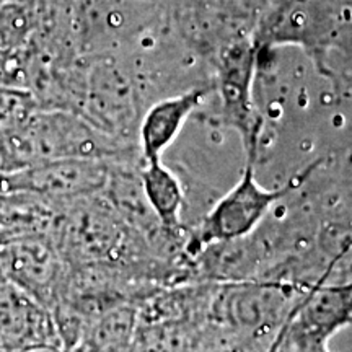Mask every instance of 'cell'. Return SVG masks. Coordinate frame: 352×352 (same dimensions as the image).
<instances>
[{
	"mask_svg": "<svg viewBox=\"0 0 352 352\" xmlns=\"http://www.w3.org/2000/svg\"><path fill=\"white\" fill-rule=\"evenodd\" d=\"M101 195L59 206L51 239L65 263L77 266L104 264L122 252L126 239L122 217Z\"/></svg>",
	"mask_w": 352,
	"mask_h": 352,
	"instance_id": "cell-1",
	"label": "cell"
},
{
	"mask_svg": "<svg viewBox=\"0 0 352 352\" xmlns=\"http://www.w3.org/2000/svg\"><path fill=\"white\" fill-rule=\"evenodd\" d=\"M310 171L311 168L284 186L266 189L256 182L254 160H248L240 182L202 220L196 235V246L228 243L248 236L277 202L305 182Z\"/></svg>",
	"mask_w": 352,
	"mask_h": 352,
	"instance_id": "cell-2",
	"label": "cell"
},
{
	"mask_svg": "<svg viewBox=\"0 0 352 352\" xmlns=\"http://www.w3.org/2000/svg\"><path fill=\"white\" fill-rule=\"evenodd\" d=\"M111 171L108 160L101 158H57L2 171L0 191H28L59 208L104 192Z\"/></svg>",
	"mask_w": 352,
	"mask_h": 352,
	"instance_id": "cell-3",
	"label": "cell"
},
{
	"mask_svg": "<svg viewBox=\"0 0 352 352\" xmlns=\"http://www.w3.org/2000/svg\"><path fill=\"white\" fill-rule=\"evenodd\" d=\"M3 280L51 308L65 279V261L50 235L16 239L0 243Z\"/></svg>",
	"mask_w": 352,
	"mask_h": 352,
	"instance_id": "cell-4",
	"label": "cell"
},
{
	"mask_svg": "<svg viewBox=\"0 0 352 352\" xmlns=\"http://www.w3.org/2000/svg\"><path fill=\"white\" fill-rule=\"evenodd\" d=\"M352 323V283L318 287L290 314L284 324L287 347L300 351L327 349L328 341Z\"/></svg>",
	"mask_w": 352,
	"mask_h": 352,
	"instance_id": "cell-5",
	"label": "cell"
},
{
	"mask_svg": "<svg viewBox=\"0 0 352 352\" xmlns=\"http://www.w3.org/2000/svg\"><path fill=\"white\" fill-rule=\"evenodd\" d=\"M256 50L250 41L233 44L223 52L219 67V91L226 122L240 131L248 160L256 158L259 122L253 109L252 85Z\"/></svg>",
	"mask_w": 352,
	"mask_h": 352,
	"instance_id": "cell-6",
	"label": "cell"
},
{
	"mask_svg": "<svg viewBox=\"0 0 352 352\" xmlns=\"http://www.w3.org/2000/svg\"><path fill=\"white\" fill-rule=\"evenodd\" d=\"M36 346H60L51 310L36 298L0 280V352H23Z\"/></svg>",
	"mask_w": 352,
	"mask_h": 352,
	"instance_id": "cell-7",
	"label": "cell"
},
{
	"mask_svg": "<svg viewBox=\"0 0 352 352\" xmlns=\"http://www.w3.org/2000/svg\"><path fill=\"white\" fill-rule=\"evenodd\" d=\"M206 95L208 90L196 88L188 94L158 101L145 113L139 131L144 164L162 160L164 152L178 138L184 122Z\"/></svg>",
	"mask_w": 352,
	"mask_h": 352,
	"instance_id": "cell-8",
	"label": "cell"
},
{
	"mask_svg": "<svg viewBox=\"0 0 352 352\" xmlns=\"http://www.w3.org/2000/svg\"><path fill=\"white\" fill-rule=\"evenodd\" d=\"M57 206L28 191H0V243L50 235Z\"/></svg>",
	"mask_w": 352,
	"mask_h": 352,
	"instance_id": "cell-9",
	"label": "cell"
},
{
	"mask_svg": "<svg viewBox=\"0 0 352 352\" xmlns=\"http://www.w3.org/2000/svg\"><path fill=\"white\" fill-rule=\"evenodd\" d=\"M138 327L135 308L118 303L90 321L80 344L70 352H131Z\"/></svg>",
	"mask_w": 352,
	"mask_h": 352,
	"instance_id": "cell-10",
	"label": "cell"
},
{
	"mask_svg": "<svg viewBox=\"0 0 352 352\" xmlns=\"http://www.w3.org/2000/svg\"><path fill=\"white\" fill-rule=\"evenodd\" d=\"M144 199L160 223L162 230L175 233L183 210V189L176 176L160 162H148L139 175Z\"/></svg>",
	"mask_w": 352,
	"mask_h": 352,
	"instance_id": "cell-11",
	"label": "cell"
},
{
	"mask_svg": "<svg viewBox=\"0 0 352 352\" xmlns=\"http://www.w3.org/2000/svg\"><path fill=\"white\" fill-rule=\"evenodd\" d=\"M23 352H64L60 347L57 346H36V347H30Z\"/></svg>",
	"mask_w": 352,
	"mask_h": 352,
	"instance_id": "cell-12",
	"label": "cell"
}]
</instances>
